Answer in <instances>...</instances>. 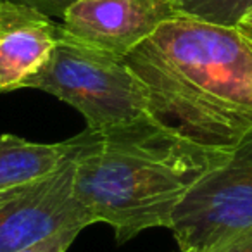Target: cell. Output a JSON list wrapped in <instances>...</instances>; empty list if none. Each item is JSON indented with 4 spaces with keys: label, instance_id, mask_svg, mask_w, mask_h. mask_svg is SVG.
Returning <instances> with one entry per match:
<instances>
[{
    "label": "cell",
    "instance_id": "obj_14",
    "mask_svg": "<svg viewBox=\"0 0 252 252\" xmlns=\"http://www.w3.org/2000/svg\"><path fill=\"white\" fill-rule=\"evenodd\" d=\"M25 187H26V185H25ZM21 189H23V187H21ZM21 189H18V190H11V192H5V193H0V204H4L5 200H9V199H11V197H14L16 193H18Z\"/></svg>",
    "mask_w": 252,
    "mask_h": 252
},
{
    "label": "cell",
    "instance_id": "obj_4",
    "mask_svg": "<svg viewBox=\"0 0 252 252\" xmlns=\"http://www.w3.org/2000/svg\"><path fill=\"white\" fill-rule=\"evenodd\" d=\"M252 228V128L176 206L169 230L180 251L214 249Z\"/></svg>",
    "mask_w": 252,
    "mask_h": 252
},
{
    "label": "cell",
    "instance_id": "obj_15",
    "mask_svg": "<svg viewBox=\"0 0 252 252\" xmlns=\"http://www.w3.org/2000/svg\"><path fill=\"white\" fill-rule=\"evenodd\" d=\"M218 247L214 249H207V251H200V249H189V251H178V252H216Z\"/></svg>",
    "mask_w": 252,
    "mask_h": 252
},
{
    "label": "cell",
    "instance_id": "obj_7",
    "mask_svg": "<svg viewBox=\"0 0 252 252\" xmlns=\"http://www.w3.org/2000/svg\"><path fill=\"white\" fill-rule=\"evenodd\" d=\"M63 23L21 4L0 2V94L26 88L50 61Z\"/></svg>",
    "mask_w": 252,
    "mask_h": 252
},
{
    "label": "cell",
    "instance_id": "obj_2",
    "mask_svg": "<svg viewBox=\"0 0 252 252\" xmlns=\"http://www.w3.org/2000/svg\"><path fill=\"white\" fill-rule=\"evenodd\" d=\"M74 197L119 244L171 226L176 206L230 151H213L164 130L154 119L74 137Z\"/></svg>",
    "mask_w": 252,
    "mask_h": 252
},
{
    "label": "cell",
    "instance_id": "obj_1",
    "mask_svg": "<svg viewBox=\"0 0 252 252\" xmlns=\"http://www.w3.org/2000/svg\"><path fill=\"white\" fill-rule=\"evenodd\" d=\"M123 61L176 137L231 151L252 128V42L237 28L169 19Z\"/></svg>",
    "mask_w": 252,
    "mask_h": 252
},
{
    "label": "cell",
    "instance_id": "obj_13",
    "mask_svg": "<svg viewBox=\"0 0 252 252\" xmlns=\"http://www.w3.org/2000/svg\"><path fill=\"white\" fill-rule=\"evenodd\" d=\"M237 30L242 33V35L247 36V38L252 42V7L249 9V11L245 12L244 18H242L240 21H238Z\"/></svg>",
    "mask_w": 252,
    "mask_h": 252
},
{
    "label": "cell",
    "instance_id": "obj_16",
    "mask_svg": "<svg viewBox=\"0 0 252 252\" xmlns=\"http://www.w3.org/2000/svg\"><path fill=\"white\" fill-rule=\"evenodd\" d=\"M0 2H2V0H0Z\"/></svg>",
    "mask_w": 252,
    "mask_h": 252
},
{
    "label": "cell",
    "instance_id": "obj_3",
    "mask_svg": "<svg viewBox=\"0 0 252 252\" xmlns=\"http://www.w3.org/2000/svg\"><path fill=\"white\" fill-rule=\"evenodd\" d=\"M69 104L94 131L152 119L140 80L119 57L63 36L47 66L26 83Z\"/></svg>",
    "mask_w": 252,
    "mask_h": 252
},
{
    "label": "cell",
    "instance_id": "obj_12",
    "mask_svg": "<svg viewBox=\"0 0 252 252\" xmlns=\"http://www.w3.org/2000/svg\"><path fill=\"white\" fill-rule=\"evenodd\" d=\"M216 252H252V228L235 237L233 240L226 242L224 245H220Z\"/></svg>",
    "mask_w": 252,
    "mask_h": 252
},
{
    "label": "cell",
    "instance_id": "obj_10",
    "mask_svg": "<svg viewBox=\"0 0 252 252\" xmlns=\"http://www.w3.org/2000/svg\"><path fill=\"white\" fill-rule=\"evenodd\" d=\"M81 230H83V228H80V226L66 228V230L59 231V233L38 242V244L30 245V247L23 249V251H18V252H67V249L71 247L74 238L81 233Z\"/></svg>",
    "mask_w": 252,
    "mask_h": 252
},
{
    "label": "cell",
    "instance_id": "obj_11",
    "mask_svg": "<svg viewBox=\"0 0 252 252\" xmlns=\"http://www.w3.org/2000/svg\"><path fill=\"white\" fill-rule=\"evenodd\" d=\"M7 2L26 5V7H32L35 11L45 14L47 18L63 21L66 12L69 11V7H73L80 0H7Z\"/></svg>",
    "mask_w": 252,
    "mask_h": 252
},
{
    "label": "cell",
    "instance_id": "obj_9",
    "mask_svg": "<svg viewBox=\"0 0 252 252\" xmlns=\"http://www.w3.org/2000/svg\"><path fill=\"white\" fill-rule=\"evenodd\" d=\"M169 4L176 18L237 28L238 21L252 7V0H169Z\"/></svg>",
    "mask_w": 252,
    "mask_h": 252
},
{
    "label": "cell",
    "instance_id": "obj_6",
    "mask_svg": "<svg viewBox=\"0 0 252 252\" xmlns=\"http://www.w3.org/2000/svg\"><path fill=\"white\" fill-rule=\"evenodd\" d=\"M175 18L169 0H80L61 23L71 38L125 59Z\"/></svg>",
    "mask_w": 252,
    "mask_h": 252
},
{
    "label": "cell",
    "instance_id": "obj_8",
    "mask_svg": "<svg viewBox=\"0 0 252 252\" xmlns=\"http://www.w3.org/2000/svg\"><path fill=\"white\" fill-rule=\"evenodd\" d=\"M74 151V138L59 144H35L16 135L0 137V193L52 175Z\"/></svg>",
    "mask_w": 252,
    "mask_h": 252
},
{
    "label": "cell",
    "instance_id": "obj_5",
    "mask_svg": "<svg viewBox=\"0 0 252 252\" xmlns=\"http://www.w3.org/2000/svg\"><path fill=\"white\" fill-rule=\"evenodd\" d=\"M74 151L57 171L0 204V252H18L66 228L94 224L74 197Z\"/></svg>",
    "mask_w": 252,
    "mask_h": 252
}]
</instances>
